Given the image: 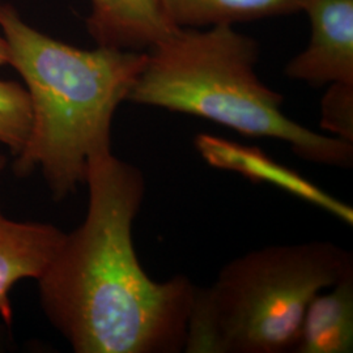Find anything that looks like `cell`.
I'll return each mask as SVG.
<instances>
[{
    "mask_svg": "<svg viewBox=\"0 0 353 353\" xmlns=\"http://www.w3.org/2000/svg\"><path fill=\"white\" fill-rule=\"evenodd\" d=\"M83 224L65 233L38 276L41 307L76 353L183 352L195 284L154 281L132 227L145 195L139 168L112 150L89 160Z\"/></svg>",
    "mask_w": 353,
    "mask_h": 353,
    "instance_id": "cell-1",
    "label": "cell"
},
{
    "mask_svg": "<svg viewBox=\"0 0 353 353\" xmlns=\"http://www.w3.org/2000/svg\"><path fill=\"white\" fill-rule=\"evenodd\" d=\"M0 29L8 64L21 76L32 105V128L16 154L14 172L41 170L59 202L85 185L89 160L112 150L118 106L139 76L147 51L79 49L29 26L0 1Z\"/></svg>",
    "mask_w": 353,
    "mask_h": 353,
    "instance_id": "cell-2",
    "label": "cell"
},
{
    "mask_svg": "<svg viewBox=\"0 0 353 353\" xmlns=\"http://www.w3.org/2000/svg\"><path fill=\"white\" fill-rule=\"evenodd\" d=\"M258 42L234 26L176 28L147 51L126 101L188 114L249 138L288 143L313 164L348 169L353 143L314 132L281 110L284 97L258 77Z\"/></svg>",
    "mask_w": 353,
    "mask_h": 353,
    "instance_id": "cell-3",
    "label": "cell"
},
{
    "mask_svg": "<svg viewBox=\"0 0 353 353\" xmlns=\"http://www.w3.org/2000/svg\"><path fill=\"white\" fill-rule=\"evenodd\" d=\"M350 272L352 252L330 241L246 252L195 285L183 352H293L310 301Z\"/></svg>",
    "mask_w": 353,
    "mask_h": 353,
    "instance_id": "cell-4",
    "label": "cell"
},
{
    "mask_svg": "<svg viewBox=\"0 0 353 353\" xmlns=\"http://www.w3.org/2000/svg\"><path fill=\"white\" fill-rule=\"evenodd\" d=\"M310 39L284 75L312 87L353 83V0H309Z\"/></svg>",
    "mask_w": 353,
    "mask_h": 353,
    "instance_id": "cell-5",
    "label": "cell"
},
{
    "mask_svg": "<svg viewBox=\"0 0 353 353\" xmlns=\"http://www.w3.org/2000/svg\"><path fill=\"white\" fill-rule=\"evenodd\" d=\"M195 147L203 159L219 169L230 170L254 183H270L292 195L313 203L352 225L353 210L284 165L279 164L258 147L245 145L210 134H199Z\"/></svg>",
    "mask_w": 353,
    "mask_h": 353,
    "instance_id": "cell-6",
    "label": "cell"
},
{
    "mask_svg": "<svg viewBox=\"0 0 353 353\" xmlns=\"http://www.w3.org/2000/svg\"><path fill=\"white\" fill-rule=\"evenodd\" d=\"M64 236L49 223L10 219L0 203V316L6 325H12L13 287L24 279L37 280Z\"/></svg>",
    "mask_w": 353,
    "mask_h": 353,
    "instance_id": "cell-7",
    "label": "cell"
},
{
    "mask_svg": "<svg viewBox=\"0 0 353 353\" xmlns=\"http://www.w3.org/2000/svg\"><path fill=\"white\" fill-rule=\"evenodd\" d=\"M85 24L97 46L130 51H148L176 29L160 0H90Z\"/></svg>",
    "mask_w": 353,
    "mask_h": 353,
    "instance_id": "cell-8",
    "label": "cell"
},
{
    "mask_svg": "<svg viewBox=\"0 0 353 353\" xmlns=\"http://www.w3.org/2000/svg\"><path fill=\"white\" fill-rule=\"evenodd\" d=\"M353 351V272L322 290L310 301L296 353H351Z\"/></svg>",
    "mask_w": 353,
    "mask_h": 353,
    "instance_id": "cell-9",
    "label": "cell"
},
{
    "mask_svg": "<svg viewBox=\"0 0 353 353\" xmlns=\"http://www.w3.org/2000/svg\"><path fill=\"white\" fill-rule=\"evenodd\" d=\"M176 28L236 26L303 12L309 0H160Z\"/></svg>",
    "mask_w": 353,
    "mask_h": 353,
    "instance_id": "cell-10",
    "label": "cell"
},
{
    "mask_svg": "<svg viewBox=\"0 0 353 353\" xmlns=\"http://www.w3.org/2000/svg\"><path fill=\"white\" fill-rule=\"evenodd\" d=\"M32 128V105L24 85L0 80V144L16 156L24 148Z\"/></svg>",
    "mask_w": 353,
    "mask_h": 353,
    "instance_id": "cell-11",
    "label": "cell"
},
{
    "mask_svg": "<svg viewBox=\"0 0 353 353\" xmlns=\"http://www.w3.org/2000/svg\"><path fill=\"white\" fill-rule=\"evenodd\" d=\"M321 127L353 143V83H332L321 102Z\"/></svg>",
    "mask_w": 353,
    "mask_h": 353,
    "instance_id": "cell-12",
    "label": "cell"
},
{
    "mask_svg": "<svg viewBox=\"0 0 353 353\" xmlns=\"http://www.w3.org/2000/svg\"><path fill=\"white\" fill-rule=\"evenodd\" d=\"M8 64V46L3 36H0V67Z\"/></svg>",
    "mask_w": 353,
    "mask_h": 353,
    "instance_id": "cell-13",
    "label": "cell"
},
{
    "mask_svg": "<svg viewBox=\"0 0 353 353\" xmlns=\"http://www.w3.org/2000/svg\"><path fill=\"white\" fill-rule=\"evenodd\" d=\"M6 165H7V157H6V154H4V153H1V152H0V173L4 170Z\"/></svg>",
    "mask_w": 353,
    "mask_h": 353,
    "instance_id": "cell-14",
    "label": "cell"
}]
</instances>
